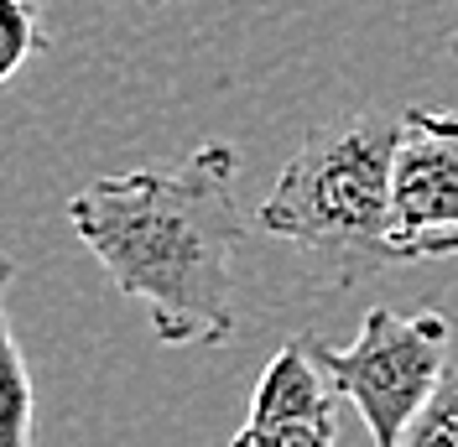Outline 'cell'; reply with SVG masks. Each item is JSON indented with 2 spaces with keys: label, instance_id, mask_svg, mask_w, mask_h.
Instances as JSON below:
<instances>
[{
  "label": "cell",
  "instance_id": "obj_1",
  "mask_svg": "<svg viewBox=\"0 0 458 447\" xmlns=\"http://www.w3.org/2000/svg\"><path fill=\"white\" fill-rule=\"evenodd\" d=\"M234 172V146L208 140L172 172L99 177L68 198L73 234L110 271L114 291L146 308L167 349H219L234 338L229 260L245 234Z\"/></svg>",
  "mask_w": 458,
  "mask_h": 447
},
{
  "label": "cell",
  "instance_id": "obj_2",
  "mask_svg": "<svg viewBox=\"0 0 458 447\" xmlns=\"http://www.w3.org/2000/svg\"><path fill=\"white\" fill-rule=\"evenodd\" d=\"M401 110H370L313 131L292 151L271 198L260 203V234L302 250L334 255L349 271L401 260L391 234V167H396Z\"/></svg>",
  "mask_w": 458,
  "mask_h": 447
},
{
  "label": "cell",
  "instance_id": "obj_3",
  "mask_svg": "<svg viewBox=\"0 0 458 447\" xmlns=\"http://www.w3.org/2000/svg\"><path fill=\"white\" fill-rule=\"evenodd\" d=\"M454 328L443 312H411L401 317L391 308L365 312V328L349 349H334L323 338H308L313 359L334 380L344 401L365 417L375 447H401V432L422 411V401L448 369Z\"/></svg>",
  "mask_w": 458,
  "mask_h": 447
},
{
  "label": "cell",
  "instance_id": "obj_4",
  "mask_svg": "<svg viewBox=\"0 0 458 447\" xmlns=\"http://www.w3.org/2000/svg\"><path fill=\"white\" fill-rule=\"evenodd\" d=\"M458 229V114L406 105L391 167V234L401 245Z\"/></svg>",
  "mask_w": 458,
  "mask_h": 447
},
{
  "label": "cell",
  "instance_id": "obj_5",
  "mask_svg": "<svg viewBox=\"0 0 458 447\" xmlns=\"http://www.w3.org/2000/svg\"><path fill=\"white\" fill-rule=\"evenodd\" d=\"M229 447H339L334 380L313 359L308 338L276 349L250 395V417Z\"/></svg>",
  "mask_w": 458,
  "mask_h": 447
},
{
  "label": "cell",
  "instance_id": "obj_6",
  "mask_svg": "<svg viewBox=\"0 0 458 447\" xmlns=\"http://www.w3.org/2000/svg\"><path fill=\"white\" fill-rule=\"evenodd\" d=\"M5 286H11V260L0 255V447H31L37 395H31V375H27V359H21V343L11 333Z\"/></svg>",
  "mask_w": 458,
  "mask_h": 447
},
{
  "label": "cell",
  "instance_id": "obj_7",
  "mask_svg": "<svg viewBox=\"0 0 458 447\" xmlns=\"http://www.w3.org/2000/svg\"><path fill=\"white\" fill-rule=\"evenodd\" d=\"M47 47V21L37 0H0V84H11Z\"/></svg>",
  "mask_w": 458,
  "mask_h": 447
},
{
  "label": "cell",
  "instance_id": "obj_8",
  "mask_svg": "<svg viewBox=\"0 0 458 447\" xmlns=\"http://www.w3.org/2000/svg\"><path fill=\"white\" fill-rule=\"evenodd\" d=\"M401 447H458V364L443 369V380L432 385L422 411L401 432Z\"/></svg>",
  "mask_w": 458,
  "mask_h": 447
},
{
  "label": "cell",
  "instance_id": "obj_9",
  "mask_svg": "<svg viewBox=\"0 0 458 447\" xmlns=\"http://www.w3.org/2000/svg\"><path fill=\"white\" fill-rule=\"evenodd\" d=\"M448 255H458V229H437V234L401 245V260H448Z\"/></svg>",
  "mask_w": 458,
  "mask_h": 447
}]
</instances>
